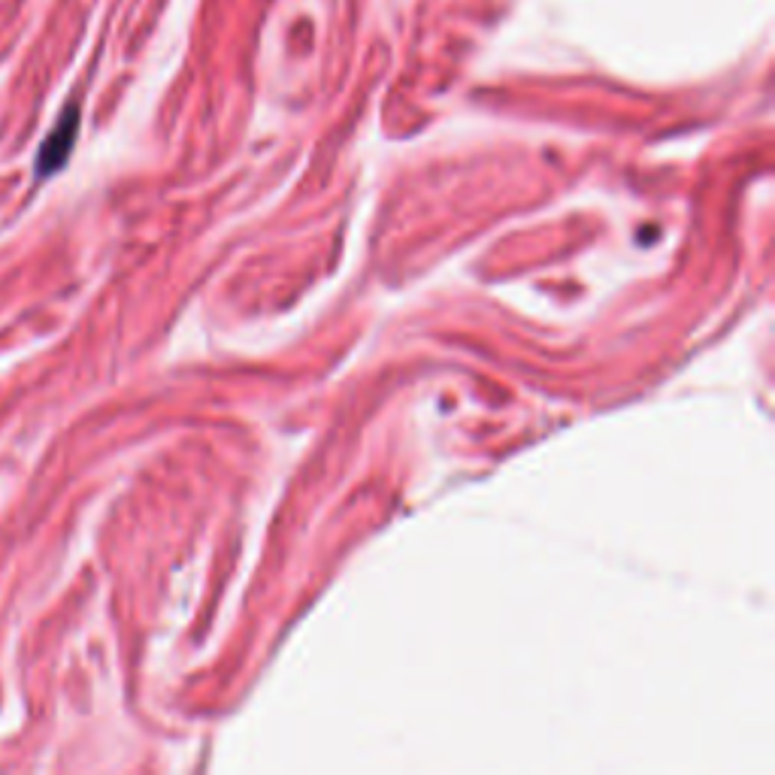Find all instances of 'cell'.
<instances>
[{
    "label": "cell",
    "mask_w": 775,
    "mask_h": 775,
    "mask_svg": "<svg viewBox=\"0 0 775 775\" xmlns=\"http://www.w3.org/2000/svg\"><path fill=\"white\" fill-rule=\"evenodd\" d=\"M76 131H79V112H76V107H71L61 116L55 131L49 133L46 143L40 149V158H36V173L40 176H52L67 161L73 143H76Z\"/></svg>",
    "instance_id": "6da1fadb"
}]
</instances>
